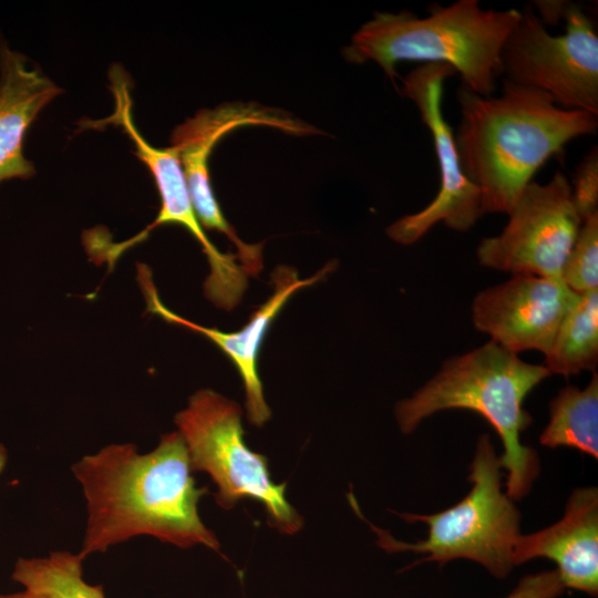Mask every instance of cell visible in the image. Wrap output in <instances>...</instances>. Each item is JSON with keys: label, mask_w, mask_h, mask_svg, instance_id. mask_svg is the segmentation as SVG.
<instances>
[{"label": "cell", "mask_w": 598, "mask_h": 598, "mask_svg": "<svg viewBox=\"0 0 598 598\" xmlns=\"http://www.w3.org/2000/svg\"><path fill=\"white\" fill-rule=\"evenodd\" d=\"M87 504L79 553L83 559L134 536L150 535L179 548L196 545L215 551L220 544L199 517L197 487L186 444L178 431L140 454L132 443L111 444L72 466Z\"/></svg>", "instance_id": "cell-1"}, {"label": "cell", "mask_w": 598, "mask_h": 598, "mask_svg": "<svg viewBox=\"0 0 598 598\" xmlns=\"http://www.w3.org/2000/svg\"><path fill=\"white\" fill-rule=\"evenodd\" d=\"M455 143L482 214H508L536 172L574 138L596 133L597 115L558 106L545 92L503 80L501 94L456 92Z\"/></svg>", "instance_id": "cell-2"}, {"label": "cell", "mask_w": 598, "mask_h": 598, "mask_svg": "<svg viewBox=\"0 0 598 598\" xmlns=\"http://www.w3.org/2000/svg\"><path fill=\"white\" fill-rule=\"evenodd\" d=\"M550 374L545 365L525 362L491 340L445 360L412 396L399 401L395 419L401 432L411 434L440 411L464 409L482 415L501 437L505 492L516 502L528 495L540 472L537 452L520 441L532 423L524 401Z\"/></svg>", "instance_id": "cell-3"}, {"label": "cell", "mask_w": 598, "mask_h": 598, "mask_svg": "<svg viewBox=\"0 0 598 598\" xmlns=\"http://www.w3.org/2000/svg\"><path fill=\"white\" fill-rule=\"evenodd\" d=\"M427 11L425 18L409 10L375 12L343 49L344 59L353 64L373 61L393 83L399 62L448 64L462 85L492 96L501 76L502 48L522 12L483 9L477 0L432 3Z\"/></svg>", "instance_id": "cell-4"}, {"label": "cell", "mask_w": 598, "mask_h": 598, "mask_svg": "<svg viewBox=\"0 0 598 598\" xmlns=\"http://www.w3.org/2000/svg\"><path fill=\"white\" fill-rule=\"evenodd\" d=\"M502 463L488 434L480 435L470 465L471 491L454 506L424 515L395 513L409 523L429 526L427 537L414 543L395 539L360 514L353 495L350 503L377 534V544L388 553L412 551L423 555L411 566L434 561L440 567L454 559L473 560L493 577L506 578L515 568L514 545L520 535V512L503 492Z\"/></svg>", "instance_id": "cell-5"}, {"label": "cell", "mask_w": 598, "mask_h": 598, "mask_svg": "<svg viewBox=\"0 0 598 598\" xmlns=\"http://www.w3.org/2000/svg\"><path fill=\"white\" fill-rule=\"evenodd\" d=\"M238 403L212 389L194 393L175 424L189 455L192 470L210 475L218 506L231 509L239 501L259 502L268 524L287 535L303 526L302 516L286 499V483L272 482L268 460L248 448Z\"/></svg>", "instance_id": "cell-6"}, {"label": "cell", "mask_w": 598, "mask_h": 598, "mask_svg": "<svg viewBox=\"0 0 598 598\" xmlns=\"http://www.w3.org/2000/svg\"><path fill=\"white\" fill-rule=\"evenodd\" d=\"M111 90L115 100L113 114L100 125L114 124L132 141L136 156L148 167L161 198L156 218L135 236L121 243H104L92 230L85 237L89 255L95 262H106L111 269L128 248L144 241L150 233L166 224L184 227L199 243L205 254L209 274L204 282V293L217 308L234 309L241 300L248 285V275L234 254L221 252L207 237L195 213L182 164L173 148L151 145L136 128L132 116V99L128 78L120 66L110 74Z\"/></svg>", "instance_id": "cell-7"}, {"label": "cell", "mask_w": 598, "mask_h": 598, "mask_svg": "<svg viewBox=\"0 0 598 598\" xmlns=\"http://www.w3.org/2000/svg\"><path fill=\"white\" fill-rule=\"evenodd\" d=\"M564 34L553 35L538 16L522 12L501 52V76L540 90L567 110L598 116V35L591 19L567 2Z\"/></svg>", "instance_id": "cell-8"}, {"label": "cell", "mask_w": 598, "mask_h": 598, "mask_svg": "<svg viewBox=\"0 0 598 598\" xmlns=\"http://www.w3.org/2000/svg\"><path fill=\"white\" fill-rule=\"evenodd\" d=\"M507 215L501 234L480 241V265L564 283V265L582 223L565 174L557 171L546 184L532 181Z\"/></svg>", "instance_id": "cell-9"}, {"label": "cell", "mask_w": 598, "mask_h": 598, "mask_svg": "<svg viewBox=\"0 0 598 598\" xmlns=\"http://www.w3.org/2000/svg\"><path fill=\"white\" fill-rule=\"evenodd\" d=\"M248 125L269 126L283 133L306 136L318 130L283 111L255 103H224L200 110L178 125L172 134L171 147L176 153L188 186L197 218L205 229L224 234L237 248V258L248 276L262 270V244L243 241L225 218L214 195L208 161L216 144L229 132Z\"/></svg>", "instance_id": "cell-10"}, {"label": "cell", "mask_w": 598, "mask_h": 598, "mask_svg": "<svg viewBox=\"0 0 598 598\" xmlns=\"http://www.w3.org/2000/svg\"><path fill=\"white\" fill-rule=\"evenodd\" d=\"M456 71L444 63H424L403 79L402 91L417 107L431 133L440 169V189L422 210L403 216L386 228L400 245L420 240L435 224L457 231L471 229L483 215L477 187L463 173L455 136L442 111L444 82Z\"/></svg>", "instance_id": "cell-11"}, {"label": "cell", "mask_w": 598, "mask_h": 598, "mask_svg": "<svg viewBox=\"0 0 598 598\" xmlns=\"http://www.w3.org/2000/svg\"><path fill=\"white\" fill-rule=\"evenodd\" d=\"M579 297L565 283L515 274L476 295L472 321L476 330L515 354L537 350L546 355L565 315Z\"/></svg>", "instance_id": "cell-12"}, {"label": "cell", "mask_w": 598, "mask_h": 598, "mask_svg": "<svg viewBox=\"0 0 598 598\" xmlns=\"http://www.w3.org/2000/svg\"><path fill=\"white\" fill-rule=\"evenodd\" d=\"M334 267L336 264L330 261L310 278L301 279L295 268L278 266L271 274L274 289L271 296L254 311L248 322L235 332H224L197 324L168 309L158 296L151 269L144 264L137 265V280L146 301L147 312L206 337L233 362L244 383L247 419L250 424L260 427L271 416L258 374V355L266 333L295 292L323 279Z\"/></svg>", "instance_id": "cell-13"}, {"label": "cell", "mask_w": 598, "mask_h": 598, "mask_svg": "<svg viewBox=\"0 0 598 598\" xmlns=\"http://www.w3.org/2000/svg\"><path fill=\"white\" fill-rule=\"evenodd\" d=\"M535 558L553 560L565 588L598 594V488H575L564 516L533 534H520L514 545L515 567Z\"/></svg>", "instance_id": "cell-14"}, {"label": "cell", "mask_w": 598, "mask_h": 598, "mask_svg": "<svg viewBox=\"0 0 598 598\" xmlns=\"http://www.w3.org/2000/svg\"><path fill=\"white\" fill-rule=\"evenodd\" d=\"M61 93L40 69L0 41V184L33 176L23 154L25 133L38 114Z\"/></svg>", "instance_id": "cell-15"}, {"label": "cell", "mask_w": 598, "mask_h": 598, "mask_svg": "<svg viewBox=\"0 0 598 598\" xmlns=\"http://www.w3.org/2000/svg\"><path fill=\"white\" fill-rule=\"evenodd\" d=\"M539 443L568 446L598 458V375L592 372L586 388H563L549 403V422Z\"/></svg>", "instance_id": "cell-16"}, {"label": "cell", "mask_w": 598, "mask_h": 598, "mask_svg": "<svg viewBox=\"0 0 598 598\" xmlns=\"http://www.w3.org/2000/svg\"><path fill=\"white\" fill-rule=\"evenodd\" d=\"M598 363V289L581 293L565 315L545 367L553 374L569 377L595 372Z\"/></svg>", "instance_id": "cell-17"}, {"label": "cell", "mask_w": 598, "mask_h": 598, "mask_svg": "<svg viewBox=\"0 0 598 598\" xmlns=\"http://www.w3.org/2000/svg\"><path fill=\"white\" fill-rule=\"evenodd\" d=\"M83 558L69 551H52L47 557L19 558L12 579L24 589L54 598H105L101 585L83 579Z\"/></svg>", "instance_id": "cell-18"}, {"label": "cell", "mask_w": 598, "mask_h": 598, "mask_svg": "<svg viewBox=\"0 0 598 598\" xmlns=\"http://www.w3.org/2000/svg\"><path fill=\"white\" fill-rule=\"evenodd\" d=\"M561 278L580 295L598 289V213L582 220Z\"/></svg>", "instance_id": "cell-19"}, {"label": "cell", "mask_w": 598, "mask_h": 598, "mask_svg": "<svg viewBox=\"0 0 598 598\" xmlns=\"http://www.w3.org/2000/svg\"><path fill=\"white\" fill-rule=\"evenodd\" d=\"M571 186L574 205L581 218L598 213V148L592 147L576 168Z\"/></svg>", "instance_id": "cell-20"}, {"label": "cell", "mask_w": 598, "mask_h": 598, "mask_svg": "<svg viewBox=\"0 0 598 598\" xmlns=\"http://www.w3.org/2000/svg\"><path fill=\"white\" fill-rule=\"evenodd\" d=\"M565 589L556 569H550L524 576L503 598H559Z\"/></svg>", "instance_id": "cell-21"}, {"label": "cell", "mask_w": 598, "mask_h": 598, "mask_svg": "<svg viewBox=\"0 0 598 598\" xmlns=\"http://www.w3.org/2000/svg\"><path fill=\"white\" fill-rule=\"evenodd\" d=\"M535 7L539 12V19L543 23L555 24L563 19V13L567 1H536Z\"/></svg>", "instance_id": "cell-22"}, {"label": "cell", "mask_w": 598, "mask_h": 598, "mask_svg": "<svg viewBox=\"0 0 598 598\" xmlns=\"http://www.w3.org/2000/svg\"><path fill=\"white\" fill-rule=\"evenodd\" d=\"M0 598H54V597L47 594L35 592V591L24 589L18 592L0 594Z\"/></svg>", "instance_id": "cell-23"}, {"label": "cell", "mask_w": 598, "mask_h": 598, "mask_svg": "<svg viewBox=\"0 0 598 598\" xmlns=\"http://www.w3.org/2000/svg\"><path fill=\"white\" fill-rule=\"evenodd\" d=\"M8 460V453L2 444H0V474L3 472Z\"/></svg>", "instance_id": "cell-24"}]
</instances>
